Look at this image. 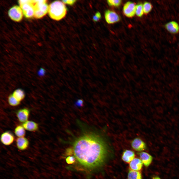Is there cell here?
I'll use <instances>...</instances> for the list:
<instances>
[{"label":"cell","mask_w":179,"mask_h":179,"mask_svg":"<svg viewBox=\"0 0 179 179\" xmlns=\"http://www.w3.org/2000/svg\"><path fill=\"white\" fill-rule=\"evenodd\" d=\"M167 30L172 34H176L178 32L179 26L178 23L175 21H171L167 23L165 25Z\"/></svg>","instance_id":"cell-14"},{"label":"cell","mask_w":179,"mask_h":179,"mask_svg":"<svg viewBox=\"0 0 179 179\" xmlns=\"http://www.w3.org/2000/svg\"></svg>","instance_id":"cell-28"},{"label":"cell","mask_w":179,"mask_h":179,"mask_svg":"<svg viewBox=\"0 0 179 179\" xmlns=\"http://www.w3.org/2000/svg\"><path fill=\"white\" fill-rule=\"evenodd\" d=\"M16 146L19 149L24 150L28 147L29 142L28 140L24 137H18L16 140Z\"/></svg>","instance_id":"cell-11"},{"label":"cell","mask_w":179,"mask_h":179,"mask_svg":"<svg viewBox=\"0 0 179 179\" xmlns=\"http://www.w3.org/2000/svg\"><path fill=\"white\" fill-rule=\"evenodd\" d=\"M0 141L1 143L5 145H9L14 141V137L11 132L6 131L2 133L0 136Z\"/></svg>","instance_id":"cell-8"},{"label":"cell","mask_w":179,"mask_h":179,"mask_svg":"<svg viewBox=\"0 0 179 179\" xmlns=\"http://www.w3.org/2000/svg\"><path fill=\"white\" fill-rule=\"evenodd\" d=\"M135 154L132 151L126 150L123 153L122 159L123 161L127 163L130 162L134 158Z\"/></svg>","instance_id":"cell-16"},{"label":"cell","mask_w":179,"mask_h":179,"mask_svg":"<svg viewBox=\"0 0 179 179\" xmlns=\"http://www.w3.org/2000/svg\"><path fill=\"white\" fill-rule=\"evenodd\" d=\"M76 0H63L62 2L64 4L72 5L76 2Z\"/></svg>","instance_id":"cell-25"},{"label":"cell","mask_w":179,"mask_h":179,"mask_svg":"<svg viewBox=\"0 0 179 179\" xmlns=\"http://www.w3.org/2000/svg\"><path fill=\"white\" fill-rule=\"evenodd\" d=\"M45 73V71L43 68H41L39 71V73L40 76H43L44 75Z\"/></svg>","instance_id":"cell-26"},{"label":"cell","mask_w":179,"mask_h":179,"mask_svg":"<svg viewBox=\"0 0 179 179\" xmlns=\"http://www.w3.org/2000/svg\"><path fill=\"white\" fill-rule=\"evenodd\" d=\"M12 94L20 102L25 97V94L24 91L20 89H18L15 90L13 91Z\"/></svg>","instance_id":"cell-17"},{"label":"cell","mask_w":179,"mask_h":179,"mask_svg":"<svg viewBox=\"0 0 179 179\" xmlns=\"http://www.w3.org/2000/svg\"><path fill=\"white\" fill-rule=\"evenodd\" d=\"M67 9L62 2L55 1L49 6L48 13L50 17L57 21L61 20L66 15Z\"/></svg>","instance_id":"cell-2"},{"label":"cell","mask_w":179,"mask_h":179,"mask_svg":"<svg viewBox=\"0 0 179 179\" xmlns=\"http://www.w3.org/2000/svg\"><path fill=\"white\" fill-rule=\"evenodd\" d=\"M136 6L133 2L130 1L127 2L123 7L124 14L128 17L133 16L135 14Z\"/></svg>","instance_id":"cell-6"},{"label":"cell","mask_w":179,"mask_h":179,"mask_svg":"<svg viewBox=\"0 0 179 179\" xmlns=\"http://www.w3.org/2000/svg\"><path fill=\"white\" fill-rule=\"evenodd\" d=\"M152 179H160L158 177H156L153 178Z\"/></svg>","instance_id":"cell-27"},{"label":"cell","mask_w":179,"mask_h":179,"mask_svg":"<svg viewBox=\"0 0 179 179\" xmlns=\"http://www.w3.org/2000/svg\"><path fill=\"white\" fill-rule=\"evenodd\" d=\"M73 149L77 160L89 168L101 165L108 154L107 146L104 140L93 133H86L78 137L74 143Z\"/></svg>","instance_id":"cell-1"},{"label":"cell","mask_w":179,"mask_h":179,"mask_svg":"<svg viewBox=\"0 0 179 179\" xmlns=\"http://www.w3.org/2000/svg\"><path fill=\"white\" fill-rule=\"evenodd\" d=\"M34 4V17L37 19L41 18L48 12L49 6L46 0H33Z\"/></svg>","instance_id":"cell-3"},{"label":"cell","mask_w":179,"mask_h":179,"mask_svg":"<svg viewBox=\"0 0 179 179\" xmlns=\"http://www.w3.org/2000/svg\"><path fill=\"white\" fill-rule=\"evenodd\" d=\"M143 163L140 159L138 158H134L130 163L129 166L131 169L134 170L138 171L142 168Z\"/></svg>","instance_id":"cell-15"},{"label":"cell","mask_w":179,"mask_h":179,"mask_svg":"<svg viewBox=\"0 0 179 179\" xmlns=\"http://www.w3.org/2000/svg\"><path fill=\"white\" fill-rule=\"evenodd\" d=\"M139 157L143 163L146 167H148L150 165L153 159L151 156L148 153L144 152L140 153Z\"/></svg>","instance_id":"cell-13"},{"label":"cell","mask_w":179,"mask_h":179,"mask_svg":"<svg viewBox=\"0 0 179 179\" xmlns=\"http://www.w3.org/2000/svg\"><path fill=\"white\" fill-rule=\"evenodd\" d=\"M122 1L120 0H107L108 4L110 6L117 7L121 3Z\"/></svg>","instance_id":"cell-23"},{"label":"cell","mask_w":179,"mask_h":179,"mask_svg":"<svg viewBox=\"0 0 179 179\" xmlns=\"http://www.w3.org/2000/svg\"><path fill=\"white\" fill-rule=\"evenodd\" d=\"M101 18V15L100 13L99 12H97L95 15L93 16V19L94 21L96 22L99 21Z\"/></svg>","instance_id":"cell-24"},{"label":"cell","mask_w":179,"mask_h":179,"mask_svg":"<svg viewBox=\"0 0 179 179\" xmlns=\"http://www.w3.org/2000/svg\"><path fill=\"white\" fill-rule=\"evenodd\" d=\"M25 130L22 125H18L15 129L14 133L18 137H24L25 135Z\"/></svg>","instance_id":"cell-19"},{"label":"cell","mask_w":179,"mask_h":179,"mask_svg":"<svg viewBox=\"0 0 179 179\" xmlns=\"http://www.w3.org/2000/svg\"><path fill=\"white\" fill-rule=\"evenodd\" d=\"M8 102L10 105L13 106L18 105L20 103L12 94L10 95L8 98Z\"/></svg>","instance_id":"cell-20"},{"label":"cell","mask_w":179,"mask_h":179,"mask_svg":"<svg viewBox=\"0 0 179 179\" xmlns=\"http://www.w3.org/2000/svg\"><path fill=\"white\" fill-rule=\"evenodd\" d=\"M143 5L141 3H139L136 6L135 14L137 16L141 17L142 16L143 13Z\"/></svg>","instance_id":"cell-21"},{"label":"cell","mask_w":179,"mask_h":179,"mask_svg":"<svg viewBox=\"0 0 179 179\" xmlns=\"http://www.w3.org/2000/svg\"><path fill=\"white\" fill-rule=\"evenodd\" d=\"M143 12L145 14H147L151 10L152 8L151 4L149 2H145L143 5Z\"/></svg>","instance_id":"cell-22"},{"label":"cell","mask_w":179,"mask_h":179,"mask_svg":"<svg viewBox=\"0 0 179 179\" xmlns=\"http://www.w3.org/2000/svg\"><path fill=\"white\" fill-rule=\"evenodd\" d=\"M22 126L25 130L30 132L36 131L38 128L37 123L31 121H27L23 123Z\"/></svg>","instance_id":"cell-12"},{"label":"cell","mask_w":179,"mask_h":179,"mask_svg":"<svg viewBox=\"0 0 179 179\" xmlns=\"http://www.w3.org/2000/svg\"><path fill=\"white\" fill-rule=\"evenodd\" d=\"M29 114V111L26 108L18 110L16 113L17 117L19 121L23 123L28 120Z\"/></svg>","instance_id":"cell-10"},{"label":"cell","mask_w":179,"mask_h":179,"mask_svg":"<svg viewBox=\"0 0 179 179\" xmlns=\"http://www.w3.org/2000/svg\"><path fill=\"white\" fill-rule=\"evenodd\" d=\"M23 13L20 6H14L8 10V14L10 18L13 20L17 22L20 21L23 16Z\"/></svg>","instance_id":"cell-5"},{"label":"cell","mask_w":179,"mask_h":179,"mask_svg":"<svg viewBox=\"0 0 179 179\" xmlns=\"http://www.w3.org/2000/svg\"><path fill=\"white\" fill-rule=\"evenodd\" d=\"M131 145L134 150L138 151H143L145 149L146 147L145 142L138 138L133 139L131 142Z\"/></svg>","instance_id":"cell-9"},{"label":"cell","mask_w":179,"mask_h":179,"mask_svg":"<svg viewBox=\"0 0 179 179\" xmlns=\"http://www.w3.org/2000/svg\"><path fill=\"white\" fill-rule=\"evenodd\" d=\"M18 2L26 17L30 18L34 16V4L33 0H19Z\"/></svg>","instance_id":"cell-4"},{"label":"cell","mask_w":179,"mask_h":179,"mask_svg":"<svg viewBox=\"0 0 179 179\" xmlns=\"http://www.w3.org/2000/svg\"><path fill=\"white\" fill-rule=\"evenodd\" d=\"M128 179H142L141 173L139 171L130 170L128 175Z\"/></svg>","instance_id":"cell-18"},{"label":"cell","mask_w":179,"mask_h":179,"mask_svg":"<svg viewBox=\"0 0 179 179\" xmlns=\"http://www.w3.org/2000/svg\"><path fill=\"white\" fill-rule=\"evenodd\" d=\"M105 17L106 22L110 24L117 22L120 19L119 16L116 12L109 10L105 11Z\"/></svg>","instance_id":"cell-7"}]
</instances>
